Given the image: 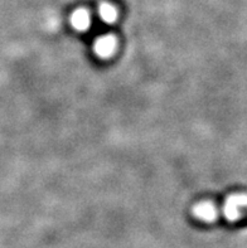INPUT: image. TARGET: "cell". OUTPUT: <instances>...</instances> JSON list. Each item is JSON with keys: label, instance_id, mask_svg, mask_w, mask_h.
I'll use <instances>...</instances> for the list:
<instances>
[{"label": "cell", "instance_id": "3957f363", "mask_svg": "<svg viewBox=\"0 0 247 248\" xmlns=\"http://www.w3.org/2000/svg\"><path fill=\"white\" fill-rule=\"evenodd\" d=\"M194 216L203 222H212L217 217V207L211 202H200L193 208Z\"/></svg>", "mask_w": 247, "mask_h": 248}, {"label": "cell", "instance_id": "7a4b0ae2", "mask_svg": "<svg viewBox=\"0 0 247 248\" xmlns=\"http://www.w3.org/2000/svg\"><path fill=\"white\" fill-rule=\"evenodd\" d=\"M117 49V41L114 35H101L96 38L92 46L95 56L100 60H109L115 54Z\"/></svg>", "mask_w": 247, "mask_h": 248}, {"label": "cell", "instance_id": "6da1fadb", "mask_svg": "<svg viewBox=\"0 0 247 248\" xmlns=\"http://www.w3.org/2000/svg\"><path fill=\"white\" fill-rule=\"evenodd\" d=\"M227 220L237 222L247 216V193H233L229 195L222 207Z\"/></svg>", "mask_w": 247, "mask_h": 248}, {"label": "cell", "instance_id": "5b68a950", "mask_svg": "<svg viewBox=\"0 0 247 248\" xmlns=\"http://www.w3.org/2000/svg\"><path fill=\"white\" fill-rule=\"evenodd\" d=\"M99 16H100L101 20L103 23H106V24H113L117 20V10L114 8L113 5H110V4H102L100 6V9H99Z\"/></svg>", "mask_w": 247, "mask_h": 248}, {"label": "cell", "instance_id": "277c9868", "mask_svg": "<svg viewBox=\"0 0 247 248\" xmlns=\"http://www.w3.org/2000/svg\"><path fill=\"white\" fill-rule=\"evenodd\" d=\"M71 25L77 31H87L91 27V16L87 10H76L71 16Z\"/></svg>", "mask_w": 247, "mask_h": 248}]
</instances>
